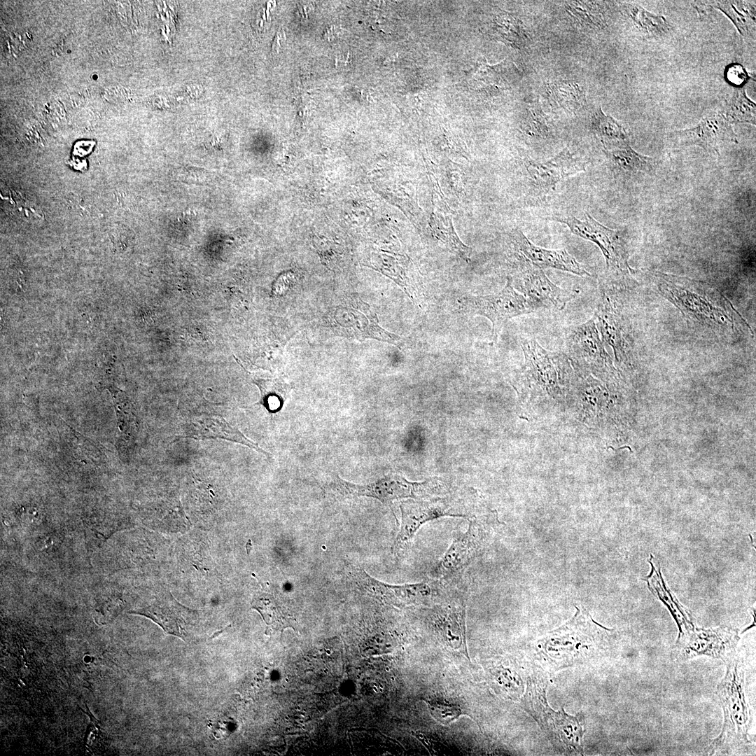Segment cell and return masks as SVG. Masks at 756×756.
<instances>
[{"label": "cell", "mask_w": 756, "mask_h": 756, "mask_svg": "<svg viewBox=\"0 0 756 756\" xmlns=\"http://www.w3.org/2000/svg\"><path fill=\"white\" fill-rule=\"evenodd\" d=\"M657 290L682 313L692 328L716 338H732L746 326L742 316L718 290L685 277L656 273Z\"/></svg>", "instance_id": "obj_1"}, {"label": "cell", "mask_w": 756, "mask_h": 756, "mask_svg": "<svg viewBox=\"0 0 756 756\" xmlns=\"http://www.w3.org/2000/svg\"><path fill=\"white\" fill-rule=\"evenodd\" d=\"M727 671L717 687L723 712L720 734L711 743L712 752L741 749L750 743L752 711L746 699L743 661L736 654L727 662Z\"/></svg>", "instance_id": "obj_2"}, {"label": "cell", "mask_w": 756, "mask_h": 756, "mask_svg": "<svg viewBox=\"0 0 756 756\" xmlns=\"http://www.w3.org/2000/svg\"><path fill=\"white\" fill-rule=\"evenodd\" d=\"M401 524L393 545V553L401 558L419 528L442 517L471 519L476 516L470 495L457 493L430 500H408L401 503Z\"/></svg>", "instance_id": "obj_3"}, {"label": "cell", "mask_w": 756, "mask_h": 756, "mask_svg": "<svg viewBox=\"0 0 756 756\" xmlns=\"http://www.w3.org/2000/svg\"><path fill=\"white\" fill-rule=\"evenodd\" d=\"M227 407L205 400L183 405L179 408L178 437L197 440L223 439L237 442L269 456L248 439L233 423Z\"/></svg>", "instance_id": "obj_4"}, {"label": "cell", "mask_w": 756, "mask_h": 756, "mask_svg": "<svg viewBox=\"0 0 756 756\" xmlns=\"http://www.w3.org/2000/svg\"><path fill=\"white\" fill-rule=\"evenodd\" d=\"M495 517L470 519L468 526L458 535L434 566L430 578L442 584L456 585L463 573L485 547L491 536Z\"/></svg>", "instance_id": "obj_5"}, {"label": "cell", "mask_w": 756, "mask_h": 756, "mask_svg": "<svg viewBox=\"0 0 756 756\" xmlns=\"http://www.w3.org/2000/svg\"><path fill=\"white\" fill-rule=\"evenodd\" d=\"M333 486L340 494L345 497H371L391 507L396 500L430 498L449 491L448 484L439 477L416 482L408 481L397 475H388L364 485L355 484L337 477Z\"/></svg>", "instance_id": "obj_6"}, {"label": "cell", "mask_w": 756, "mask_h": 756, "mask_svg": "<svg viewBox=\"0 0 756 756\" xmlns=\"http://www.w3.org/2000/svg\"><path fill=\"white\" fill-rule=\"evenodd\" d=\"M523 702L526 710L538 722L552 741L567 750L582 752L583 731L578 719L564 710H553L545 698V685L540 680L528 681Z\"/></svg>", "instance_id": "obj_7"}, {"label": "cell", "mask_w": 756, "mask_h": 756, "mask_svg": "<svg viewBox=\"0 0 756 756\" xmlns=\"http://www.w3.org/2000/svg\"><path fill=\"white\" fill-rule=\"evenodd\" d=\"M554 220L566 225L578 237L594 243L602 252L606 272L611 276L623 279L629 276L632 269L628 264L624 244L618 231L599 223L588 213L582 220L573 216H555Z\"/></svg>", "instance_id": "obj_8"}, {"label": "cell", "mask_w": 756, "mask_h": 756, "mask_svg": "<svg viewBox=\"0 0 756 756\" xmlns=\"http://www.w3.org/2000/svg\"><path fill=\"white\" fill-rule=\"evenodd\" d=\"M330 328L338 335L363 341L374 339L399 346L401 338L382 328L377 314L360 298L349 300L328 315Z\"/></svg>", "instance_id": "obj_9"}, {"label": "cell", "mask_w": 756, "mask_h": 756, "mask_svg": "<svg viewBox=\"0 0 756 756\" xmlns=\"http://www.w3.org/2000/svg\"><path fill=\"white\" fill-rule=\"evenodd\" d=\"M471 314L488 318L492 324V340L496 342L503 324L509 319L535 312L521 293L516 290L512 278L508 277L505 287L498 293L469 296L463 302Z\"/></svg>", "instance_id": "obj_10"}, {"label": "cell", "mask_w": 756, "mask_h": 756, "mask_svg": "<svg viewBox=\"0 0 756 756\" xmlns=\"http://www.w3.org/2000/svg\"><path fill=\"white\" fill-rule=\"evenodd\" d=\"M738 640V631L727 626L693 629L678 638L673 653L679 662L706 655L727 662L736 654Z\"/></svg>", "instance_id": "obj_11"}, {"label": "cell", "mask_w": 756, "mask_h": 756, "mask_svg": "<svg viewBox=\"0 0 756 756\" xmlns=\"http://www.w3.org/2000/svg\"><path fill=\"white\" fill-rule=\"evenodd\" d=\"M351 577L365 592L398 606L427 604L438 597L445 587L431 578L413 584H389L376 580L361 568H354Z\"/></svg>", "instance_id": "obj_12"}, {"label": "cell", "mask_w": 756, "mask_h": 756, "mask_svg": "<svg viewBox=\"0 0 756 756\" xmlns=\"http://www.w3.org/2000/svg\"><path fill=\"white\" fill-rule=\"evenodd\" d=\"M669 137L676 146H699L718 155L724 144L737 143L732 124L721 111L708 114L692 127L673 131Z\"/></svg>", "instance_id": "obj_13"}, {"label": "cell", "mask_w": 756, "mask_h": 756, "mask_svg": "<svg viewBox=\"0 0 756 756\" xmlns=\"http://www.w3.org/2000/svg\"><path fill=\"white\" fill-rule=\"evenodd\" d=\"M524 261L519 286L534 312L542 309L561 311L567 304L578 297V289H564L554 284L543 270Z\"/></svg>", "instance_id": "obj_14"}, {"label": "cell", "mask_w": 756, "mask_h": 756, "mask_svg": "<svg viewBox=\"0 0 756 756\" xmlns=\"http://www.w3.org/2000/svg\"><path fill=\"white\" fill-rule=\"evenodd\" d=\"M566 347L571 359L595 368L607 367L610 361L594 318L566 330Z\"/></svg>", "instance_id": "obj_15"}, {"label": "cell", "mask_w": 756, "mask_h": 756, "mask_svg": "<svg viewBox=\"0 0 756 756\" xmlns=\"http://www.w3.org/2000/svg\"><path fill=\"white\" fill-rule=\"evenodd\" d=\"M516 250L524 260L540 268H553L580 276H591L584 265L565 249H550L536 246L519 230L513 232Z\"/></svg>", "instance_id": "obj_16"}, {"label": "cell", "mask_w": 756, "mask_h": 756, "mask_svg": "<svg viewBox=\"0 0 756 756\" xmlns=\"http://www.w3.org/2000/svg\"><path fill=\"white\" fill-rule=\"evenodd\" d=\"M433 626L443 642L468 657L465 639V606L463 596L455 591L454 597L433 612Z\"/></svg>", "instance_id": "obj_17"}, {"label": "cell", "mask_w": 756, "mask_h": 756, "mask_svg": "<svg viewBox=\"0 0 756 756\" xmlns=\"http://www.w3.org/2000/svg\"><path fill=\"white\" fill-rule=\"evenodd\" d=\"M586 163L565 148L545 162L529 160L526 170L533 183L544 191L556 189L563 179L585 171Z\"/></svg>", "instance_id": "obj_18"}, {"label": "cell", "mask_w": 756, "mask_h": 756, "mask_svg": "<svg viewBox=\"0 0 756 756\" xmlns=\"http://www.w3.org/2000/svg\"><path fill=\"white\" fill-rule=\"evenodd\" d=\"M593 317L602 341L612 348L615 359L626 358L629 344L624 335L623 318L611 298L603 289Z\"/></svg>", "instance_id": "obj_19"}, {"label": "cell", "mask_w": 756, "mask_h": 756, "mask_svg": "<svg viewBox=\"0 0 756 756\" xmlns=\"http://www.w3.org/2000/svg\"><path fill=\"white\" fill-rule=\"evenodd\" d=\"M607 158L615 176L631 178L647 174L655 166L653 158L634 150L629 141L610 149H605Z\"/></svg>", "instance_id": "obj_20"}, {"label": "cell", "mask_w": 756, "mask_h": 756, "mask_svg": "<svg viewBox=\"0 0 756 756\" xmlns=\"http://www.w3.org/2000/svg\"><path fill=\"white\" fill-rule=\"evenodd\" d=\"M710 5L727 15L741 36H755V1H715Z\"/></svg>", "instance_id": "obj_21"}, {"label": "cell", "mask_w": 756, "mask_h": 756, "mask_svg": "<svg viewBox=\"0 0 756 756\" xmlns=\"http://www.w3.org/2000/svg\"><path fill=\"white\" fill-rule=\"evenodd\" d=\"M546 94L552 108L570 113L581 109L586 102L583 88L574 83H550L546 86Z\"/></svg>", "instance_id": "obj_22"}, {"label": "cell", "mask_w": 756, "mask_h": 756, "mask_svg": "<svg viewBox=\"0 0 756 756\" xmlns=\"http://www.w3.org/2000/svg\"><path fill=\"white\" fill-rule=\"evenodd\" d=\"M624 10L636 29L645 36H664L670 31L669 23L664 16L655 15L638 4H626Z\"/></svg>", "instance_id": "obj_23"}, {"label": "cell", "mask_w": 756, "mask_h": 756, "mask_svg": "<svg viewBox=\"0 0 756 756\" xmlns=\"http://www.w3.org/2000/svg\"><path fill=\"white\" fill-rule=\"evenodd\" d=\"M591 126L595 134L603 144L605 149H610L629 141L623 126L612 116L605 114L601 107L593 113Z\"/></svg>", "instance_id": "obj_24"}, {"label": "cell", "mask_w": 756, "mask_h": 756, "mask_svg": "<svg viewBox=\"0 0 756 756\" xmlns=\"http://www.w3.org/2000/svg\"><path fill=\"white\" fill-rule=\"evenodd\" d=\"M566 11L580 26L600 31L607 26L605 12L596 1H569L565 5Z\"/></svg>", "instance_id": "obj_25"}, {"label": "cell", "mask_w": 756, "mask_h": 756, "mask_svg": "<svg viewBox=\"0 0 756 756\" xmlns=\"http://www.w3.org/2000/svg\"><path fill=\"white\" fill-rule=\"evenodd\" d=\"M253 381L260 389L259 403L270 413L280 411L289 395L290 386L280 378L253 377Z\"/></svg>", "instance_id": "obj_26"}, {"label": "cell", "mask_w": 756, "mask_h": 756, "mask_svg": "<svg viewBox=\"0 0 756 756\" xmlns=\"http://www.w3.org/2000/svg\"><path fill=\"white\" fill-rule=\"evenodd\" d=\"M731 123L755 125L756 105L746 95L745 88L735 89L721 111Z\"/></svg>", "instance_id": "obj_27"}, {"label": "cell", "mask_w": 756, "mask_h": 756, "mask_svg": "<svg viewBox=\"0 0 756 756\" xmlns=\"http://www.w3.org/2000/svg\"><path fill=\"white\" fill-rule=\"evenodd\" d=\"M176 610H172L168 607L153 605L130 612L146 616L160 625L166 632L185 639L187 635L186 629L182 626L181 622L178 621V614H174Z\"/></svg>", "instance_id": "obj_28"}, {"label": "cell", "mask_w": 756, "mask_h": 756, "mask_svg": "<svg viewBox=\"0 0 756 756\" xmlns=\"http://www.w3.org/2000/svg\"><path fill=\"white\" fill-rule=\"evenodd\" d=\"M253 608L262 615L266 624L272 629L281 630L293 627V619L285 613L281 607L269 598H260L253 602Z\"/></svg>", "instance_id": "obj_29"}, {"label": "cell", "mask_w": 756, "mask_h": 756, "mask_svg": "<svg viewBox=\"0 0 756 756\" xmlns=\"http://www.w3.org/2000/svg\"><path fill=\"white\" fill-rule=\"evenodd\" d=\"M497 29L504 41L520 49L528 45V34L522 22L507 15L496 18Z\"/></svg>", "instance_id": "obj_30"}, {"label": "cell", "mask_w": 756, "mask_h": 756, "mask_svg": "<svg viewBox=\"0 0 756 756\" xmlns=\"http://www.w3.org/2000/svg\"><path fill=\"white\" fill-rule=\"evenodd\" d=\"M426 701L431 716L444 725L450 724L463 713L458 706L443 700L430 699Z\"/></svg>", "instance_id": "obj_31"}, {"label": "cell", "mask_w": 756, "mask_h": 756, "mask_svg": "<svg viewBox=\"0 0 756 756\" xmlns=\"http://www.w3.org/2000/svg\"><path fill=\"white\" fill-rule=\"evenodd\" d=\"M526 126L528 131L539 136H545L550 132L547 117L537 105H533L528 108Z\"/></svg>", "instance_id": "obj_32"}, {"label": "cell", "mask_w": 756, "mask_h": 756, "mask_svg": "<svg viewBox=\"0 0 756 756\" xmlns=\"http://www.w3.org/2000/svg\"><path fill=\"white\" fill-rule=\"evenodd\" d=\"M726 78L736 85H741L747 82L749 75L744 67L739 64H732L727 66Z\"/></svg>", "instance_id": "obj_33"}, {"label": "cell", "mask_w": 756, "mask_h": 756, "mask_svg": "<svg viewBox=\"0 0 756 756\" xmlns=\"http://www.w3.org/2000/svg\"><path fill=\"white\" fill-rule=\"evenodd\" d=\"M340 29L334 25L327 27L323 33L324 39L331 41L338 36Z\"/></svg>", "instance_id": "obj_34"}, {"label": "cell", "mask_w": 756, "mask_h": 756, "mask_svg": "<svg viewBox=\"0 0 756 756\" xmlns=\"http://www.w3.org/2000/svg\"><path fill=\"white\" fill-rule=\"evenodd\" d=\"M312 5L309 4H299L298 11L301 16L304 18H308V13L312 9Z\"/></svg>", "instance_id": "obj_35"}, {"label": "cell", "mask_w": 756, "mask_h": 756, "mask_svg": "<svg viewBox=\"0 0 756 756\" xmlns=\"http://www.w3.org/2000/svg\"><path fill=\"white\" fill-rule=\"evenodd\" d=\"M281 33L278 32L275 36L272 46V50L278 51L280 47Z\"/></svg>", "instance_id": "obj_36"}, {"label": "cell", "mask_w": 756, "mask_h": 756, "mask_svg": "<svg viewBox=\"0 0 756 756\" xmlns=\"http://www.w3.org/2000/svg\"><path fill=\"white\" fill-rule=\"evenodd\" d=\"M609 448H611V449H612V450H614L615 451H619V450H621V449H625V448H628V449H629L630 450V451H631V452H632V450H631V447H630L629 446H624V447H620V448H618V449H615L614 447H611V446H609V447H608V448H607V449H609Z\"/></svg>", "instance_id": "obj_37"}]
</instances>
